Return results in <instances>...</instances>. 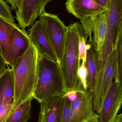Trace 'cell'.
Here are the masks:
<instances>
[{"label":"cell","mask_w":122,"mask_h":122,"mask_svg":"<svg viewBox=\"0 0 122 122\" xmlns=\"http://www.w3.org/2000/svg\"><path fill=\"white\" fill-rule=\"evenodd\" d=\"M39 54L31 41L24 54L11 67L14 78V110L22 102L33 97L38 81Z\"/></svg>","instance_id":"cell-1"},{"label":"cell","mask_w":122,"mask_h":122,"mask_svg":"<svg viewBox=\"0 0 122 122\" xmlns=\"http://www.w3.org/2000/svg\"><path fill=\"white\" fill-rule=\"evenodd\" d=\"M86 34L82 24L75 22L67 27L66 37L61 66L65 92L85 91L78 75L80 66L79 47Z\"/></svg>","instance_id":"cell-2"},{"label":"cell","mask_w":122,"mask_h":122,"mask_svg":"<svg viewBox=\"0 0 122 122\" xmlns=\"http://www.w3.org/2000/svg\"><path fill=\"white\" fill-rule=\"evenodd\" d=\"M66 94L60 65L39 53L38 81L33 99L41 103L51 97Z\"/></svg>","instance_id":"cell-3"},{"label":"cell","mask_w":122,"mask_h":122,"mask_svg":"<svg viewBox=\"0 0 122 122\" xmlns=\"http://www.w3.org/2000/svg\"><path fill=\"white\" fill-rule=\"evenodd\" d=\"M113 79L118 81L116 48L108 56L104 66L97 72L95 86L92 92V104L93 111L97 114L102 110L103 102L111 88Z\"/></svg>","instance_id":"cell-4"},{"label":"cell","mask_w":122,"mask_h":122,"mask_svg":"<svg viewBox=\"0 0 122 122\" xmlns=\"http://www.w3.org/2000/svg\"><path fill=\"white\" fill-rule=\"evenodd\" d=\"M42 29L61 65L66 37L67 27L58 15L44 11L39 16Z\"/></svg>","instance_id":"cell-5"},{"label":"cell","mask_w":122,"mask_h":122,"mask_svg":"<svg viewBox=\"0 0 122 122\" xmlns=\"http://www.w3.org/2000/svg\"><path fill=\"white\" fill-rule=\"evenodd\" d=\"M80 21L87 38L89 37L88 43L96 51H100L104 42L107 29L105 11L97 15L86 17Z\"/></svg>","instance_id":"cell-6"},{"label":"cell","mask_w":122,"mask_h":122,"mask_svg":"<svg viewBox=\"0 0 122 122\" xmlns=\"http://www.w3.org/2000/svg\"><path fill=\"white\" fill-rule=\"evenodd\" d=\"M122 104V84L114 80L98 114V122H115Z\"/></svg>","instance_id":"cell-7"},{"label":"cell","mask_w":122,"mask_h":122,"mask_svg":"<svg viewBox=\"0 0 122 122\" xmlns=\"http://www.w3.org/2000/svg\"><path fill=\"white\" fill-rule=\"evenodd\" d=\"M15 11V18L18 26L22 30L31 28L36 19L45 11L43 0H19Z\"/></svg>","instance_id":"cell-8"},{"label":"cell","mask_w":122,"mask_h":122,"mask_svg":"<svg viewBox=\"0 0 122 122\" xmlns=\"http://www.w3.org/2000/svg\"><path fill=\"white\" fill-rule=\"evenodd\" d=\"M93 92L89 89L77 92L76 99L71 106L72 122H84L95 113L93 109Z\"/></svg>","instance_id":"cell-9"},{"label":"cell","mask_w":122,"mask_h":122,"mask_svg":"<svg viewBox=\"0 0 122 122\" xmlns=\"http://www.w3.org/2000/svg\"><path fill=\"white\" fill-rule=\"evenodd\" d=\"M65 6L69 13L80 20L97 15L109 10L100 5L94 0H67Z\"/></svg>","instance_id":"cell-10"},{"label":"cell","mask_w":122,"mask_h":122,"mask_svg":"<svg viewBox=\"0 0 122 122\" xmlns=\"http://www.w3.org/2000/svg\"><path fill=\"white\" fill-rule=\"evenodd\" d=\"M27 33L40 54L59 64L56 54L42 29L39 20L36 21L33 25L28 30Z\"/></svg>","instance_id":"cell-11"},{"label":"cell","mask_w":122,"mask_h":122,"mask_svg":"<svg viewBox=\"0 0 122 122\" xmlns=\"http://www.w3.org/2000/svg\"><path fill=\"white\" fill-rule=\"evenodd\" d=\"M31 42L27 31L20 28L15 24L12 29L11 37V66L24 54Z\"/></svg>","instance_id":"cell-12"},{"label":"cell","mask_w":122,"mask_h":122,"mask_svg":"<svg viewBox=\"0 0 122 122\" xmlns=\"http://www.w3.org/2000/svg\"><path fill=\"white\" fill-rule=\"evenodd\" d=\"M62 97H53L40 103L38 122H60V108Z\"/></svg>","instance_id":"cell-13"},{"label":"cell","mask_w":122,"mask_h":122,"mask_svg":"<svg viewBox=\"0 0 122 122\" xmlns=\"http://www.w3.org/2000/svg\"><path fill=\"white\" fill-rule=\"evenodd\" d=\"M14 82L11 69L8 66L0 77V105H14Z\"/></svg>","instance_id":"cell-14"},{"label":"cell","mask_w":122,"mask_h":122,"mask_svg":"<svg viewBox=\"0 0 122 122\" xmlns=\"http://www.w3.org/2000/svg\"><path fill=\"white\" fill-rule=\"evenodd\" d=\"M15 24H12L0 17V46L3 56L7 64L12 66L10 51L11 37Z\"/></svg>","instance_id":"cell-15"},{"label":"cell","mask_w":122,"mask_h":122,"mask_svg":"<svg viewBox=\"0 0 122 122\" xmlns=\"http://www.w3.org/2000/svg\"><path fill=\"white\" fill-rule=\"evenodd\" d=\"M86 48V59L85 65L88 72L87 80V88L93 92L96 81L97 52L89 43L87 44Z\"/></svg>","instance_id":"cell-16"},{"label":"cell","mask_w":122,"mask_h":122,"mask_svg":"<svg viewBox=\"0 0 122 122\" xmlns=\"http://www.w3.org/2000/svg\"><path fill=\"white\" fill-rule=\"evenodd\" d=\"M30 98L19 105L4 122H28L31 117V102Z\"/></svg>","instance_id":"cell-17"},{"label":"cell","mask_w":122,"mask_h":122,"mask_svg":"<svg viewBox=\"0 0 122 122\" xmlns=\"http://www.w3.org/2000/svg\"><path fill=\"white\" fill-rule=\"evenodd\" d=\"M72 102L66 95L63 96L60 112V122H72L71 106Z\"/></svg>","instance_id":"cell-18"},{"label":"cell","mask_w":122,"mask_h":122,"mask_svg":"<svg viewBox=\"0 0 122 122\" xmlns=\"http://www.w3.org/2000/svg\"><path fill=\"white\" fill-rule=\"evenodd\" d=\"M116 49L117 53L118 81L122 84V23L119 29Z\"/></svg>","instance_id":"cell-19"},{"label":"cell","mask_w":122,"mask_h":122,"mask_svg":"<svg viewBox=\"0 0 122 122\" xmlns=\"http://www.w3.org/2000/svg\"><path fill=\"white\" fill-rule=\"evenodd\" d=\"M12 10L6 1L0 0V17L10 23L15 24L14 17L11 12Z\"/></svg>","instance_id":"cell-20"},{"label":"cell","mask_w":122,"mask_h":122,"mask_svg":"<svg viewBox=\"0 0 122 122\" xmlns=\"http://www.w3.org/2000/svg\"><path fill=\"white\" fill-rule=\"evenodd\" d=\"M13 105H0V122H4L14 111Z\"/></svg>","instance_id":"cell-21"},{"label":"cell","mask_w":122,"mask_h":122,"mask_svg":"<svg viewBox=\"0 0 122 122\" xmlns=\"http://www.w3.org/2000/svg\"><path fill=\"white\" fill-rule=\"evenodd\" d=\"M87 39L85 36L82 37L80 40L79 47V57L80 60H82V63L85 64L86 59V44L88 43Z\"/></svg>","instance_id":"cell-22"},{"label":"cell","mask_w":122,"mask_h":122,"mask_svg":"<svg viewBox=\"0 0 122 122\" xmlns=\"http://www.w3.org/2000/svg\"><path fill=\"white\" fill-rule=\"evenodd\" d=\"M88 72L85 64L81 63L78 71V75L85 90L87 89V80Z\"/></svg>","instance_id":"cell-23"},{"label":"cell","mask_w":122,"mask_h":122,"mask_svg":"<svg viewBox=\"0 0 122 122\" xmlns=\"http://www.w3.org/2000/svg\"><path fill=\"white\" fill-rule=\"evenodd\" d=\"M8 67V64L4 58L0 54V77L5 72Z\"/></svg>","instance_id":"cell-24"},{"label":"cell","mask_w":122,"mask_h":122,"mask_svg":"<svg viewBox=\"0 0 122 122\" xmlns=\"http://www.w3.org/2000/svg\"><path fill=\"white\" fill-rule=\"evenodd\" d=\"M97 3L105 8L109 10L110 5V0H94Z\"/></svg>","instance_id":"cell-25"},{"label":"cell","mask_w":122,"mask_h":122,"mask_svg":"<svg viewBox=\"0 0 122 122\" xmlns=\"http://www.w3.org/2000/svg\"><path fill=\"white\" fill-rule=\"evenodd\" d=\"M6 2L10 5L12 10H16L19 3V0H6Z\"/></svg>","instance_id":"cell-26"},{"label":"cell","mask_w":122,"mask_h":122,"mask_svg":"<svg viewBox=\"0 0 122 122\" xmlns=\"http://www.w3.org/2000/svg\"><path fill=\"white\" fill-rule=\"evenodd\" d=\"M66 97L71 102L76 99L77 97V92L75 91H69L66 94Z\"/></svg>","instance_id":"cell-27"},{"label":"cell","mask_w":122,"mask_h":122,"mask_svg":"<svg viewBox=\"0 0 122 122\" xmlns=\"http://www.w3.org/2000/svg\"><path fill=\"white\" fill-rule=\"evenodd\" d=\"M97 118L98 114L97 113H94L90 118L84 122H98Z\"/></svg>","instance_id":"cell-28"},{"label":"cell","mask_w":122,"mask_h":122,"mask_svg":"<svg viewBox=\"0 0 122 122\" xmlns=\"http://www.w3.org/2000/svg\"><path fill=\"white\" fill-rule=\"evenodd\" d=\"M115 122H122V113L117 115Z\"/></svg>","instance_id":"cell-29"},{"label":"cell","mask_w":122,"mask_h":122,"mask_svg":"<svg viewBox=\"0 0 122 122\" xmlns=\"http://www.w3.org/2000/svg\"><path fill=\"white\" fill-rule=\"evenodd\" d=\"M53 0H43L44 7L45 8V6L47 4L51 2Z\"/></svg>","instance_id":"cell-30"},{"label":"cell","mask_w":122,"mask_h":122,"mask_svg":"<svg viewBox=\"0 0 122 122\" xmlns=\"http://www.w3.org/2000/svg\"><path fill=\"white\" fill-rule=\"evenodd\" d=\"M0 55L1 56H3V57L4 58L3 56V53H2V50H1L0 46Z\"/></svg>","instance_id":"cell-31"}]
</instances>
